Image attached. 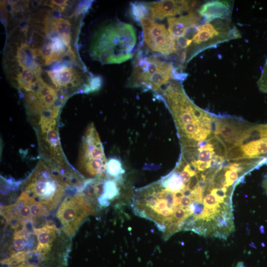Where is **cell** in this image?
<instances>
[{
    "instance_id": "cell-10",
    "label": "cell",
    "mask_w": 267,
    "mask_h": 267,
    "mask_svg": "<svg viewBox=\"0 0 267 267\" xmlns=\"http://www.w3.org/2000/svg\"><path fill=\"white\" fill-rule=\"evenodd\" d=\"M201 19L197 10H190L186 15L168 18V30L176 42L186 37L198 25Z\"/></svg>"
},
{
    "instance_id": "cell-5",
    "label": "cell",
    "mask_w": 267,
    "mask_h": 267,
    "mask_svg": "<svg viewBox=\"0 0 267 267\" xmlns=\"http://www.w3.org/2000/svg\"><path fill=\"white\" fill-rule=\"evenodd\" d=\"M133 65L128 82L129 86L133 87H141L158 92L172 80L181 81L185 78V75L177 72L172 63L140 53L136 55Z\"/></svg>"
},
{
    "instance_id": "cell-3",
    "label": "cell",
    "mask_w": 267,
    "mask_h": 267,
    "mask_svg": "<svg viewBox=\"0 0 267 267\" xmlns=\"http://www.w3.org/2000/svg\"><path fill=\"white\" fill-rule=\"evenodd\" d=\"M57 119L40 117L34 125L40 153L45 161L69 185H80L83 178L69 165L63 153L57 128Z\"/></svg>"
},
{
    "instance_id": "cell-22",
    "label": "cell",
    "mask_w": 267,
    "mask_h": 267,
    "mask_svg": "<svg viewBox=\"0 0 267 267\" xmlns=\"http://www.w3.org/2000/svg\"><path fill=\"white\" fill-rule=\"evenodd\" d=\"M257 85L261 92L267 93V58L262 70L260 77L257 81Z\"/></svg>"
},
{
    "instance_id": "cell-14",
    "label": "cell",
    "mask_w": 267,
    "mask_h": 267,
    "mask_svg": "<svg viewBox=\"0 0 267 267\" xmlns=\"http://www.w3.org/2000/svg\"><path fill=\"white\" fill-rule=\"evenodd\" d=\"M120 194V190L117 181L110 178L105 180L103 193L98 204L101 207H106L110 204L109 201L117 198Z\"/></svg>"
},
{
    "instance_id": "cell-24",
    "label": "cell",
    "mask_w": 267,
    "mask_h": 267,
    "mask_svg": "<svg viewBox=\"0 0 267 267\" xmlns=\"http://www.w3.org/2000/svg\"><path fill=\"white\" fill-rule=\"evenodd\" d=\"M193 207V214L197 219H201L203 215L205 206L203 202L193 201L192 203Z\"/></svg>"
},
{
    "instance_id": "cell-9",
    "label": "cell",
    "mask_w": 267,
    "mask_h": 267,
    "mask_svg": "<svg viewBox=\"0 0 267 267\" xmlns=\"http://www.w3.org/2000/svg\"><path fill=\"white\" fill-rule=\"evenodd\" d=\"M197 2L194 0H165L145 2V4L151 18L162 20L192 10Z\"/></svg>"
},
{
    "instance_id": "cell-21",
    "label": "cell",
    "mask_w": 267,
    "mask_h": 267,
    "mask_svg": "<svg viewBox=\"0 0 267 267\" xmlns=\"http://www.w3.org/2000/svg\"><path fill=\"white\" fill-rule=\"evenodd\" d=\"M51 46L54 53L60 58L64 55L65 51V45L60 38H51Z\"/></svg>"
},
{
    "instance_id": "cell-2",
    "label": "cell",
    "mask_w": 267,
    "mask_h": 267,
    "mask_svg": "<svg viewBox=\"0 0 267 267\" xmlns=\"http://www.w3.org/2000/svg\"><path fill=\"white\" fill-rule=\"evenodd\" d=\"M241 37L240 32L230 20L201 23L186 37L176 41L180 62H187L204 50Z\"/></svg>"
},
{
    "instance_id": "cell-13",
    "label": "cell",
    "mask_w": 267,
    "mask_h": 267,
    "mask_svg": "<svg viewBox=\"0 0 267 267\" xmlns=\"http://www.w3.org/2000/svg\"><path fill=\"white\" fill-rule=\"evenodd\" d=\"M52 82L58 89L70 88L79 84L80 79L71 68L64 67L59 70L47 71Z\"/></svg>"
},
{
    "instance_id": "cell-7",
    "label": "cell",
    "mask_w": 267,
    "mask_h": 267,
    "mask_svg": "<svg viewBox=\"0 0 267 267\" xmlns=\"http://www.w3.org/2000/svg\"><path fill=\"white\" fill-rule=\"evenodd\" d=\"M95 213L91 201L79 194L65 198L57 210L56 216L64 232L72 237L86 219Z\"/></svg>"
},
{
    "instance_id": "cell-23",
    "label": "cell",
    "mask_w": 267,
    "mask_h": 267,
    "mask_svg": "<svg viewBox=\"0 0 267 267\" xmlns=\"http://www.w3.org/2000/svg\"><path fill=\"white\" fill-rule=\"evenodd\" d=\"M203 203L206 208L210 209H215L221 205L217 201L216 196L211 193L206 195L203 199Z\"/></svg>"
},
{
    "instance_id": "cell-28",
    "label": "cell",
    "mask_w": 267,
    "mask_h": 267,
    "mask_svg": "<svg viewBox=\"0 0 267 267\" xmlns=\"http://www.w3.org/2000/svg\"><path fill=\"white\" fill-rule=\"evenodd\" d=\"M237 267H245L242 262H239L238 263Z\"/></svg>"
},
{
    "instance_id": "cell-25",
    "label": "cell",
    "mask_w": 267,
    "mask_h": 267,
    "mask_svg": "<svg viewBox=\"0 0 267 267\" xmlns=\"http://www.w3.org/2000/svg\"><path fill=\"white\" fill-rule=\"evenodd\" d=\"M68 0H53L50 1V4L48 5L51 8L56 9L58 11H63L67 5Z\"/></svg>"
},
{
    "instance_id": "cell-12",
    "label": "cell",
    "mask_w": 267,
    "mask_h": 267,
    "mask_svg": "<svg viewBox=\"0 0 267 267\" xmlns=\"http://www.w3.org/2000/svg\"><path fill=\"white\" fill-rule=\"evenodd\" d=\"M37 239L35 252L39 254V259L41 261L44 255L51 249L56 239L58 228L53 224H46L41 227L33 229Z\"/></svg>"
},
{
    "instance_id": "cell-17",
    "label": "cell",
    "mask_w": 267,
    "mask_h": 267,
    "mask_svg": "<svg viewBox=\"0 0 267 267\" xmlns=\"http://www.w3.org/2000/svg\"><path fill=\"white\" fill-rule=\"evenodd\" d=\"M125 173L121 161L117 158H111L107 162L106 173L110 178L117 181Z\"/></svg>"
},
{
    "instance_id": "cell-18",
    "label": "cell",
    "mask_w": 267,
    "mask_h": 267,
    "mask_svg": "<svg viewBox=\"0 0 267 267\" xmlns=\"http://www.w3.org/2000/svg\"><path fill=\"white\" fill-rule=\"evenodd\" d=\"M39 53L44 60V64L46 65L54 61H57L60 58L54 53L50 44H45L43 45L39 50Z\"/></svg>"
},
{
    "instance_id": "cell-19",
    "label": "cell",
    "mask_w": 267,
    "mask_h": 267,
    "mask_svg": "<svg viewBox=\"0 0 267 267\" xmlns=\"http://www.w3.org/2000/svg\"><path fill=\"white\" fill-rule=\"evenodd\" d=\"M131 13L134 19L138 22L149 15L148 10L145 2L133 3L131 5Z\"/></svg>"
},
{
    "instance_id": "cell-15",
    "label": "cell",
    "mask_w": 267,
    "mask_h": 267,
    "mask_svg": "<svg viewBox=\"0 0 267 267\" xmlns=\"http://www.w3.org/2000/svg\"><path fill=\"white\" fill-rule=\"evenodd\" d=\"M53 28L62 40L65 45L69 47L71 40V27L69 20L62 18H56L51 21Z\"/></svg>"
},
{
    "instance_id": "cell-20",
    "label": "cell",
    "mask_w": 267,
    "mask_h": 267,
    "mask_svg": "<svg viewBox=\"0 0 267 267\" xmlns=\"http://www.w3.org/2000/svg\"><path fill=\"white\" fill-rule=\"evenodd\" d=\"M228 164L224 167V176L225 186L229 187L231 185L233 186V184L236 185L237 181L240 180L241 174L228 169L227 167ZM242 175L243 176V175Z\"/></svg>"
},
{
    "instance_id": "cell-16",
    "label": "cell",
    "mask_w": 267,
    "mask_h": 267,
    "mask_svg": "<svg viewBox=\"0 0 267 267\" xmlns=\"http://www.w3.org/2000/svg\"><path fill=\"white\" fill-rule=\"evenodd\" d=\"M27 224L22 229L15 231L14 233L11 244L12 251L13 253L12 255L14 254V253H16V252L17 253L25 251L24 249L28 242L26 235Z\"/></svg>"
},
{
    "instance_id": "cell-11",
    "label": "cell",
    "mask_w": 267,
    "mask_h": 267,
    "mask_svg": "<svg viewBox=\"0 0 267 267\" xmlns=\"http://www.w3.org/2000/svg\"><path fill=\"white\" fill-rule=\"evenodd\" d=\"M233 2L227 0H211L205 2L197 10L202 23L216 20H230Z\"/></svg>"
},
{
    "instance_id": "cell-1",
    "label": "cell",
    "mask_w": 267,
    "mask_h": 267,
    "mask_svg": "<svg viewBox=\"0 0 267 267\" xmlns=\"http://www.w3.org/2000/svg\"><path fill=\"white\" fill-rule=\"evenodd\" d=\"M136 44V35L131 24L111 23L99 29L91 45V53L103 64H118L132 58Z\"/></svg>"
},
{
    "instance_id": "cell-6",
    "label": "cell",
    "mask_w": 267,
    "mask_h": 267,
    "mask_svg": "<svg viewBox=\"0 0 267 267\" xmlns=\"http://www.w3.org/2000/svg\"><path fill=\"white\" fill-rule=\"evenodd\" d=\"M107 161L99 134L93 123L87 127L82 138L77 162L82 176L104 178Z\"/></svg>"
},
{
    "instance_id": "cell-27",
    "label": "cell",
    "mask_w": 267,
    "mask_h": 267,
    "mask_svg": "<svg viewBox=\"0 0 267 267\" xmlns=\"http://www.w3.org/2000/svg\"><path fill=\"white\" fill-rule=\"evenodd\" d=\"M263 187L264 189L265 193L267 195V174L264 177V179L263 181Z\"/></svg>"
},
{
    "instance_id": "cell-26",
    "label": "cell",
    "mask_w": 267,
    "mask_h": 267,
    "mask_svg": "<svg viewBox=\"0 0 267 267\" xmlns=\"http://www.w3.org/2000/svg\"><path fill=\"white\" fill-rule=\"evenodd\" d=\"M102 83L100 77H94L89 82V87L90 92L96 91L100 89Z\"/></svg>"
},
{
    "instance_id": "cell-4",
    "label": "cell",
    "mask_w": 267,
    "mask_h": 267,
    "mask_svg": "<svg viewBox=\"0 0 267 267\" xmlns=\"http://www.w3.org/2000/svg\"><path fill=\"white\" fill-rule=\"evenodd\" d=\"M68 186L64 178L42 159L24 182L23 191L51 211L59 204Z\"/></svg>"
},
{
    "instance_id": "cell-8",
    "label": "cell",
    "mask_w": 267,
    "mask_h": 267,
    "mask_svg": "<svg viewBox=\"0 0 267 267\" xmlns=\"http://www.w3.org/2000/svg\"><path fill=\"white\" fill-rule=\"evenodd\" d=\"M139 22L142 29L144 42L151 50L165 56L177 53L175 41L164 25L156 23L149 16Z\"/></svg>"
}]
</instances>
